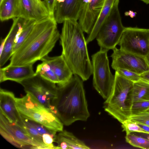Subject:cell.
<instances>
[{
    "mask_svg": "<svg viewBox=\"0 0 149 149\" xmlns=\"http://www.w3.org/2000/svg\"><path fill=\"white\" fill-rule=\"evenodd\" d=\"M60 35L54 17L37 21L29 36L12 55L8 65H25L40 60L52 51Z\"/></svg>",
    "mask_w": 149,
    "mask_h": 149,
    "instance_id": "6da1fadb",
    "label": "cell"
},
{
    "mask_svg": "<svg viewBox=\"0 0 149 149\" xmlns=\"http://www.w3.org/2000/svg\"><path fill=\"white\" fill-rule=\"evenodd\" d=\"M63 23L60 37L61 55L73 74L86 81L93 70L84 31L77 20L67 19Z\"/></svg>",
    "mask_w": 149,
    "mask_h": 149,
    "instance_id": "7a4b0ae2",
    "label": "cell"
},
{
    "mask_svg": "<svg viewBox=\"0 0 149 149\" xmlns=\"http://www.w3.org/2000/svg\"><path fill=\"white\" fill-rule=\"evenodd\" d=\"M83 81L74 74L66 84L57 86L53 105L57 116L65 126L77 121H86L90 116Z\"/></svg>",
    "mask_w": 149,
    "mask_h": 149,
    "instance_id": "3957f363",
    "label": "cell"
},
{
    "mask_svg": "<svg viewBox=\"0 0 149 149\" xmlns=\"http://www.w3.org/2000/svg\"><path fill=\"white\" fill-rule=\"evenodd\" d=\"M17 108L23 116L56 132L63 130V124L57 116L29 93L15 98Z\"/></svg>",
    "mask_w": 149,
    "mask_h": 149,
    "instance_id": "277c9868",
    "label": "cell"
},
{
    "mask_svg": "<svg viewBox=\"0 0 149 149\" xmlns=\"http://www.w3.org/2000/svg\"><path fill=\"white\" fill-rule=\"evenodd\" d=\"M112 92L104 103L105 111L121 123L131 116L128 104L129 94L134 82L115 73Z\"/></svg>",
    "mask_w": 149,
    "mask_h": 149,
    "instance_id": "5b68a950",
    "label": "cell"
},
{
    "mask_svg": "<svg viewBox=\"0 0 149 149\" xmlns=\"http://www.w3.org/2000/svg\"><path fill=\"white\" fill-rule=\"evenodd\" d=\"M119 0H116L109 15L105 19L96 38L100 49L108 51L118 44L125 29L119 12Z\"/></svg>",
    "mask_w": 149,
    "mask_h": 149,
    "instance_id": "8992f818",
    "label": "cell"
},
{
    "mask_svg": "<svg viewBox=\"0 0 149 149\" xmlns=\"http://www.w3.org/2000/svg\"><path fill=\"white\" fill-rule=\"evenodd\" d=\"M107 52L100 49L91 56L93 86L105 100L111 95L115 80V75L110 69Z\"/></svg>",
    "mask_w": 149,
    "mask_h": 149,
    "instance_id": "52a82bcc",
    "label": "cell"
},
{
    "mask_svg": "<svg viewBox=\"0 0 149 149\" xmlns=\"http://www.w3.org/2000/svg\"><path fill=\"white\" fill-rule=\"evenodd\" d=\"M20 84L23 86L26 93L33 96L57 115L53 105L57 91L56 84L35 74L32 77L22 81Z\"/></svg>",
    "mask_w": 149,
    "mask_h": 149,
    "instance_id": "ba28073f",
    "label": "cell"
},
{
    "mask_svg": "<svg viewBox=\"0 0 149 149\" xmlns=\"http://www.w3.org/2000/svg\"><path fill=\"white\" fill-rule=\"evenodd\" d=\"M118 45L123 51L145 57L149 53V29L125 27Z\"/></svg>",
    "mask_w": 149,
    "mask_h": 149,
    "instance_id": "9c48e42d",
    "label": "cell"
},
{
    "mask_svg": "<svg viewBox=\"0 0 149 149\" xmlns=\"http://www.w3.org/2000/svg\"><path fill=\"white\" fill-rule=\"evenodd\" d=\"M0 133L6 140L18 148L47 149L34 141L22 127L17 124L10 121L1 112Z\"/></svg>",
    "mask_w": 149,
    "mask_h": 149,
    "instance_id": "30bf717a",
    "label": "cell"
},
{
    "mask_svg": "<svg viewBox=\"0 0 149 149\" xmlns=\"http://www.w3.org/2000/svg\"><path fill=\"white\" fill-rule=\"evenodd\" d=\"M111 57V67L127 69L140 75L149 71V66L145 57L123 51L116 47L113 49Z\"/></svg>",
    "mask_w": 149,
    "mask_h": 149,
    "instance_id": "8fae6325",
    "label": "cell"
},
{
    "mask_svg": "<svg viewBox=\"0 0 149 149\" xmlns=\"http://www.w3.org/2000/svg\"><path fill=\"white\" fill-rule=\"evenodd\" d=\"M105 0H83L79 23L83 31L89 34L100 13Z\"/></svg>",
    "mask_w": 149,
    "mask_h": 149,
    "instance_id": "7c38bea8",
    "label": "cell"
},
{
    "mask_svg": "<svg viewBox=\"0 0 149 149\" xmlns=\"http://www.w3.org/2000/svg\"><path fill=\"white\" fill-rule=\"evenodd\" d=\"M50 16L49 11L43 1L19 0L17 17L38 21Z\"/></svg>",
    "mask_w": 149,
    "mask_h": 149,
    "instance_id": "4fadbf2b",
    "label": "cell"
},
{
    "mask_svg": "<svg viewBox=\"0 0 149 149\" xmlns=\"http://www.w3.org/2000/svg\"><path fill=\"white\" fill-rule=\"evenodd\" d=\"M15 98L12 92L1 88L0 112L10 121L17 124L23 128L24 122L17 107Z\"/></svg>",
    "mask_w": 149,
    "mask_h": 149,
    "instance_id": "5bb4252c",
    "label": "cell"
},
{
    "mask_svg": "<svg viewBox=\"0 0 149 149\" xmlns=\"http://www.w3.org/2000/svg\"><path fill=\"white\" fill-rule=\"evenodd\" d=\"M83 0H65L62 3L56 2L54 17L57 23H61L66 20H78Z\"/></svg>",
    "mask_w": 149,
    "mask_h": 149,
    "instance_id": "9a60e30c",
    "label": "cell"
},
{
    "mask_svg": "<svg viewBox=\"0 0 149 149\" xmlns=\"http://www.w3.org/2000/svg\"><path fill=\"white\" fill-rule=\"evenodd\" d=\"M13 19V24L11 27L6 36L4 38V42L3 48L0 55L1 68L11 57L13 49L17 37L27 20L21 17H15Z\"/></svg>",
    "mask_w": 149,
    "mask_h": 149,
    "instance_id": "2e32d148",
    "label": "cell"
},
{
    "mask_svg": "<svg viewBox=\"0 0 149 149\" xmlns=\"http://www.w3.org/2000/svg\"><path fill=\"white\" fill-rule=\"evenodd\" d=\"M40 61L47 63L56 75L59 82L57 86L63 85L73 76L72 71L62 55L52 57L47 55Z\"/></svg>",
    "mask_w": 149,
    "mask_h": 149,
    "instance_id": "e0dca14e",
    "label": "cell"
},
{
    "mask_svg": "<svg viewBox=\"0 0 149 149\" xmlns=\"http://www.w3.org/2000/svg\"><path fill=\"white\" fill-rule=\"evenodd\" d=\"M33 64L23 66L8 65L0 69V82L10 80L20 84L34 75Z\"/></svg>",
    "mask_w": 149,
    "mask_h": 149,
    "instance_id": "ac0fdd59",
    "label": "cell"
},
{
    "mask_svg": "<svg viewBox=\"0 0 149 149\" xmlns=\"http://www.w3.org/2000/svg\"><path fill=\"white\" fill-rule=\"evenodd\" d=\"M55 142L56 149H89L88 146L78 139L72 133L65 130L60 132L57 135Z\"/></svg>",
    "mask_w": 149,
    "mask_h": 149,
    "instance_id": "d6986e66",
    "label": "cell"
},
{
    "mask_svg": "<svg viewBox=\"0 0 149 149\" xmlns=\"http://www.w3.org/2000/svg\"><path fill=\"white\" fill-rule=\"evenodd\" d=\"M142 101H149V82L141 79L134 82L129 94L128 105L130 108L133 103Z\"/></svg>",
    "mask_w": 149,
    "mask_h": 149,
    "instance_id": "ffe728a7",
    "label": "cell"
},
{
    "mask_svg": "<svg viewBox=\"0 0 149 149\" xmlns=\"http://www.w3.org/2000/svg\"><path fill=\"white\" fill-rule=\"evenodd\" d=\"M116 0H105L97 19L91 33L86 39L87 44L96 38L98 31L104 21L109 15Z\"/></svg>",
    "mask_w": 149,
    "mask_h": 149,
    "instance_id": "44dd1931",
    "label": "cell"
},
{
    "mask_svg": "<svg viewBox=\"0 0 149 149\" xmlns=\"http://www.w3.org/2000/svg\"><path fill=\"white\" fill-rule=\"evenodd\" d=\"M19 0H3L0 3V18L1 22L17 17Z\"/></svg>",
    "mask_w": 149,
    "mask_h": 149,
    "instance_id": "7402d4cb",
    "label": "cell"
},
{
    "mask_svg": "<svg viewBox=\"0 0 149 149\" xmlns=\"http://www.w3.org/2000/svg\"><path fill=\"white\" fill-rule=\"evenodd\" d=\"M35 74L38 75L43 78L57 85L58 84V81L56 75L49 65L44 62H42L37 65Z\"/></svg>",
    "mask_w": 149,
    "mask_h": 149,
    "instance_id": "603a6c76",
    "label": "cell"
},
{
    "mask_svg": "<svg viewBox=\"0 0 149 149\" xmlns=\"http://www.w3.org/2000/svg\"><path fill=\"white\" fill-rule=\"evenodd\" d=\"M36 22L33 20H27L17 37L13 49L12 54L17 50L29 36Z\"/></svg>",
    "mask_w": 149,
    "mask_h": 149,
    "instance_id": "cb8c5ba5",
    "label": "cell"
},
{
    "mask_svg": "<svg viewBox=\"0 0 149 149\" xmlns=\"http://www.w3.org/2000/svg\"><path fill=\"white\" fill-rule=\"evenodd\" d=\"M126 141L131 145L144 149H149V140L131 133L126 134Z\"/></svg>",
    "mask_w": 149,
    "mask_h": 149,
    "instance_id": "d4e9b609",
    "label": "cell"
},
{
    "mask_svg": "<svg viewBox=\"0 0 149 149\" xmlns=\"http://www.w3.org/2000/svg\"><path fill=\"white\" fill-rule=\"evenodd\" d=\"M22 120L24 123L23 129L32 139L37 143L46 147L47 149H52L50 146L44 143L42 136L33 127L23 119Z\"/></svg>",
    "mask_w": 149,
    "mask_h": 149,
    "instance_id": "484cf974",
    "label": "cell"
},
{
    "mask_svg": "<svg viewBox=\"0 0 149 149\" xmlns=\"http://www.w3.org/2000/svg\"><path fill=\"white\" fill-rule=\"evenodd\" d=\"M121 123L123 130L125 131L126 134L131 133L132 132L148 134L136 122L132 120L130 118L124 121Z\"/></svg>",
    "mask_w": 149,
    "mask_h": 149,
    "instance_id": "4316f807",
    "label": "cell"
},
{
    "mask_svg": "<svg viewBox=\"0 0 149 149\" xmlns=\"http://www.w3.org/2000/svg\"><path fill=\"white\" fill-rule=\"evenodd\" d=\"M148 108L149 101H142L135 102L132 103L130 107L131 116L145 111Z\"/></svg>",
    "mask_w": 149,
    "mask_h": 149,
    "instance_id": "83f0119b",
    "label": "cell"
},
{
    "mask_svg": "<svg viewBox=\"0 0 149 149\" xmlns=\"http://www.w3.org/2000/svg\"><path fill=\"white\" fill-rule=\"evenodd\" d=\"M115 71L122 76L134 82L141 80L140 74L130 70L118 68Z\"/></svg>",
    "mask_w": 149,
    "mask_h": 149,
    "instance_id": "f1b7e54d",
    "label": "cell"
},
{
    "mask_svg": "<svg viewBox=\"0 0 149 149\" xmlns=\"http://www.w3.org/2000/svg\"><path fill=\"white\" fill-rule=\"evenodd\" d=\"M130 119L136 123L149 126V112L145 111L141 112L131 116Z\"/></svg>",
    "mask_w": 149,
    "mask_h": 149,
    "instance_id": "f546056e",
    "label": "cell"
},
{
    "mask_svg": "<svg viewBox=\"0 0 149 149\" xmlns=\"http://www.w3.org/2000/svg\"><path fill=\"white\" fill-rule=\"evenodd\" d=\"M43 1L49 11L50 16L54 17L56 0H44Z\"/></svg>",
    "mask_w": 149,
    "mask_h": 149,
    "instance_id": "4dcf8cb0",
    "label": "cell"
},
{
    "mask_svg": "<svg viewBox=\"0 0 149 149\" xmlns=\"http://www.w3.org/2000/svg\"><path fill=\"white\" fill-rule=\"evenodd\" d=\"M141 79L149 82V71L140 75Z\"/></svg>",
    "mask_w": 149,
    "mask_h": 149,
    "instance_id": "1f68e13d",
    "label": "cell"
},
{
    "mask_svg": "<svg viewBox=\"0 0 149 149\" xmlns=\"http://www.w3.org/2000/svg\"><path fill=\"white\" fill-rule=\"evenodd\" d=\"M137 13L134 12L130 10L127 11H126L125 13V16H129L131 18H133L135 17L136 14Z\"/></svg>",
    "mask_w": 149,
    "mask_h": 149,
    "instance_id": "d6a6232c",
    "label": "cell"
},
{
    "mask_svg": "<svg viewBox=\"0 0 149 149\" xmlns=\"http://www.w3.org/2000/svg\"><path fill=\"white\" fill-rule=\"evenodd\" d=\"M137 123L142 129L148 132L149 134V126L143 124Z\"/></svg>",
    "mask_w": 149,
    "mask_h": 149,
    "instance_id": "836d02e7",
    "label": "cell"
},
{
    "mask_svg": "<svg viewBox=\"0 0 149 149\" xmlns=\"http://www.w3.org/2000/svg\"><path fill=\"white\" fill-rule=\"evenodd\" d=\"M145 58L149 66V53L145 56Z\"/></svg>",
    "mask_w": 149,
    "mask_h": 149,
    "instance_id": "e575fe53",
    "label": "cell"
},
{
    "mask_svg": "<svg viewBox=\"0 0 149 149\" xmlns=\"http://www.w3.org/2000/svg\"><path fill=\"white\" fill-rule=\"evenodd\" d=\"M141 1H142L144 3L146 4H149V0H139Z\"/></svg>",
    "mask_w": 149,
    "mask_h": 149,
    "instance_id": "d590c367",
    "label": "cell"
},
{
    "mask_svg": "<svg viewBox=\"0 0 149 149\" xmlns=\"http://www.w3.org/2000/svg\"><path fill=\"white\" fill-rule=\"evenodd\" d=\"M145 134L144 136V138L149 140V134L145 133Z\"/></svg>",
    "mask_w": 149,
    "mask_h": 149,
    "instance_id": "8d00e7d4",
    "label": "cell"
},
{
    "mask_svg": "<svg viewBox=\"0 0 149 149\" xmlns=\"http://www.w3.org/2000/svg\"><path fill=\"white\" fill-rule=\"evenodd\" d=\"M65 0H56V2L58 3H61L63 2Z\"/></svg>",
    "mask_w": 149,
    "mask_h": 149,
    "instance_id": "74e56055",
    "label": "cell"
},
{
    "mask_svg": "<svg viewBox=\"0 0 149 149\" xmlns=\"http://www.w3.org/2000/svg\"><path fill=\"white\" fill-rule=\"evenodd\" d=\"M146 111H148V112H149V108H148L147 110H146Z\"/></svg>",
    "mask_w": 149,
    "mask_h": 149,
    "instance_id": "f35d334b",
    "label": "cell"
},
{
    "mask_svg": "<svg viewBox=\"0 0 149 149\" xmlns=\"http://www.w3.org/2000/svg\"><path fill=\"white\" fill-rule=\"evenodd\" d=\"M3 0H0V3H1Z\"/></svg>",
    "mask_w": 149,
    "mask_h": 149,
    "instance_id": "ab89813d",
    "label": "cell"
},
{
    "mask_svg": "<svg viewBox=\"0 0 149 149\" xmlns=\"http://www.w3.org/2000/svg\"><path fill=\"white\" fill-rule=\"evenodd\" d=\"M40 0V1L41 0Z\"/></svg>",
    "mask_w": 149,
    "mask_h": 149,
    "instance_id": "60d3db41",
    "label": "cell"
}]
</instances>
